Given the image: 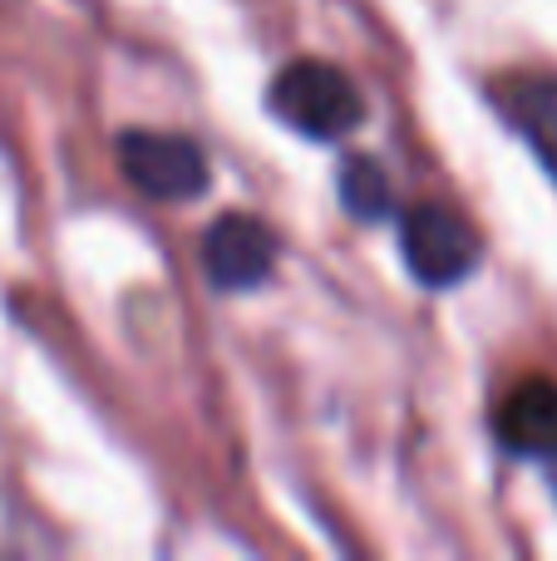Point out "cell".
Segmentation results:
<instances>
[{
    "mask_svg": "<svg viewBox=\"0 0 557 561\" xmlns=\"http://www.w3.org/2000/svg\"><path fill=\"white\" fill-rule=\"evenodd\" d=\"M272 266H276V237L262 217L223 213L203 232V272L217 290H252L272 276Z\"/></svg>",
    "mask_w": 557,
    "mask_h": 561,
    "instance_id": "obj_4",
    "label": "cell"
},
{
    "mask_svg": "<svg viewBox=\"0 0 557 561\" xmlns=\"http://www.w3.org/2000/svg\"><path fill=\"white\" fill-rule=\"evenodd\" d=\"M114 158L118 173L154 203H193L213 183L203 148L183 134H163V128H124Z\"/></svg>",
    "mask_w": 557,
    "mask_h": 561,
    "instance_id": "obj_2",
    "label": "cell"
},
{
    "mask_svg": "<svg viewBox=\"0 0 557 561\" xmlns=\"http://www.w3.org/2000/svg\"><path fill=\"white\" fill-rule=\"evenodd\" d=\"M493 434L509 454L557 463V379H519L493 409Z\"/></svg>",
    "mask_w": 557,
    "mask_h": 561,
    "instance_id": "obj_5",
    "label": "cell"
},
{
    "mask_svg": "<svg viewBox=\"0 0 557 561\" xmlns=\"http://www.w3.org/2000/svg\"><path fill=\"white\" fill-rule=\"evenodd\" d=\"M493 104L519 128V138L538 153L557 183V79L553 75H503L493 79Z\"/></svg>",
    "mask_w": 557,
    "mask_h": 561,
    "instance_id": "obj_6",
    "label": "cell"
},
{
    "mask_svg": "<svg viewBox=\"0 0 557 561\" xmlns=\"http://www.w3.org/2000/svg\"><path fill=\"white\" fill-rule=\"evenodd\" d=\"M400 252L414 280L444 290L459 286L464 276L479 266V232L469 227V217L454 213L444 203H414L400 217Z\"/></svg>",
    "mask_w": 557,
    "mask_h": 561,
    "instance_id": "obj_3",
    "label": "cell"
},
{
    "mask_svg": "<svg viewBox=\"0 0 557 561\" xmlns=\"http://www.w3.org/2000/svg\"><path fill=\"white\" fill-rule=\"evenodd\" d=\"M341 207L355 222H385V217L395 213L390 178L380 173L375 158H351V163L341 168Z\"/></svg>",
    "mask_w": 557,
    "mask_h": 561,
    "instance_id": "obj_7",
    "label": "cell"
},
{
    "mask_svg": "<svg viewBox=\"0 0 557 561\" xmlns=\"http://www.w3.org/2000/svg\"><path fill=\"white\" fill-rule=\"evenodd\" d=\"M266 108L306 138H341L365 118V99L345 69L326 59H292L266 89Z\"/></svg>",
    "mask_w": 557,
    "mask_h": 561,
    "instance_id": "obj_1",
    "label": "cell"
}]
</instances>
